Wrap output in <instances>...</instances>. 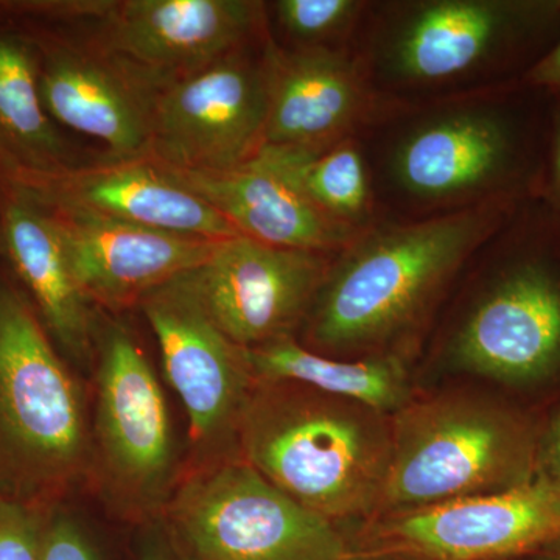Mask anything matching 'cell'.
Masks as SVG:
<instances>
[{"mask_svg": "<svg viewBox=\"0 0 560 560\" xmlns=\"http://www.w3.org/2000/svg\"><path fill=\"white\" fill-rule=\"evenodd\" d=\"M523 205L480 202L415 223L368 228L335 254L305 320L307 348L374 349L411 330Z\"/></svg>", "mask_w": 560, "mask_h": 560, "instance_id": "cell-1", "label": "cell"}, {"mask_svg": "<svg viewBox=\"0 0 560 560\" xmlns=\"http://www.w3.org/2000/svg\"><path fill=\"white\" fill-rule=\"evenodd\" d=\"M238 456L283 493L337 523L381 510L390 416L300 383L257 382Z\"/></svg>", "mask_w": 560, "mask_h": 560, "instance_id": "cell-2", "label": "cell"}, {"mask_svg": "<svg viewBox=\"0 0 560 560\" xmlns=\"http://www.w3.org/2000/svg\"><path fill=\"white\" fill-rule=\"evenodd\" d=\"M90 464L91 396L25 291L0 280V499L60 506Z\"/></svg>", "mask_w": 560, "mask_h": 560, "instance_id": "cell-3", "label": "cell"}, {"mask_svg": "<svg viewBox=\"0 0 560 560\" xmlns=\"http://www.w3.org/2000/svg\"><path fill=\"white\" fill-rule=\"evenodd\" d=\"M493 245L492 275L456 330L452 357L540 412L560 401V215L525 202Z\"/></svg>", "mask_w": 560, "mask_h": 560, "instance_id": "cell-4", "label": "cell"}, {"mask_svg": "<svg viewBox=\"0 0 560 560\" xmlns=\"http://www.w3.org/2000/svg\"><path fill=\"white\" fill-rule=\"evenodd\" d=\"M540 412L510 396L448 393L390 416L382 515L521 488L536 474Z\"/></svg>", "mask_w": 560, "mask_h": 560, "instance_id": "cell-5", "label": "cell"}, {"mask_svg": "<svg viewBox=\"0 0 560 560\" xmlns=\"http://www.w3.org/2000/svg\"><path fill=\"white\" fill-rule=\"evenodd\" d=\"M88 488L114 517L160 522L186 471L164 390L135 334L98 313Z\"/></svg>", "mask_w": 560, "mask_h": 560, "instance_id": "cell-6", "label": "cell"}, {"mask_svg": "<svg viewBox=\"0 0 560 560\" xmlns=\"http://www.w3.org/2000/svg\"><path fill=\"white\" fill-rule=\"evenodd\" d=\"M547 105L548 92L514 84L420 121L394 151V178L425 202L536 200Z\"/></svg>", "mask_w": 560, "mask_h": 560, "instance_id": "cell-7", "label": "cell"}, {"mask_svg": "<svg viewBox=\"0 0 560 560\" xmlns=\"http://www.w3.org/2000/svg\"><path fill=\"white\" fill-rule=\"evenodd\" d=\"M161 522L187 560H349L337 523L302 506L241 456L184 471Z\"/></svg>", "mask_w": 560, "mask_h": 560, "instance_id": "cell-8", "label": "cell"}, {"mask_svg": "<svg viewBox=\"0 0 560 560\" xmlns=\"http://www.w3.org/2000/svg\"><path fill=\"white\" fill-rule=\"evenodd\" d=\"M560 36V0L408 3L382 44L383 70L416 88L471 79L514 86Z\"/></svg>", "mask_w": 560, "mask_h": 560, "instance_id": "cell-9", "label": "cell"}, {"mask_svg": "<svg viewBox=\"0 0 560 560\" xmlns=\"http://www.w3.org/2000/svg\"><path fill=\"white\" fill-rule=\"evenodd\" d=\"M138 307L189 418L186 469L238 456L243 412L257 385L245 348L210 319L186 275L151 291Z\"/></svg>", "mask_w": 560, "mask_h": 560, "instance_id": "cell-10", "label": "cell"}, {"mask_svg": "<svg viewBox=\"0 0 560 560\" xmlns=\"http://www.w3.org/2000/svg\"><path fill=\"white\" fill-rule=\"evenodd\" d=\"M267 116V54L246 46L164 88L149 156L176 171H230L259 153Z\"/></svg>", "mask_w": 560, "mask_h": 560, "instance_id": "cell-11", "label": "cell"}, {"mask_svg": "<svg viewBox=\"0 0 560 560\" xmlns=\"http://www.w3.org/2000/svg\"><path fill=\"white\" fill-rule=\"evenodd\" d=\"M560 539V500L544 482L390 512L352 555L400 560H522Z\"/></svg>", "mask_w": 560, "mask_h": 560, "instance_id": "cell-12", "label": "cell"}, {"mask_svg": "<svg viewBox=\"0 0 560 560\" xmlns=\"http://www.w3.org/2000/svg\"><path fill=\"white\" fill-rule=\"evenodd\" d=\"M335 254L279 248L235 235L186 272L202 308L241 348L293 337L307 320Z\"/></svg>", "mask_w": 560, "mask_h": 560, "instance_id": "cell-13", "label": "cell"}, {"mask_svg": "<svg viewBox=\"0 0 560 560\" xmlns=\"http://www.w3.org/2000/svg\"><path fill=\"white\" fill-rule=\"evenodd\" d=\"M171 77L94 38L40 54L39 92L51 119L103 143L109 160L149 156L158 102Z\"/></svg>", "mask_w": 560, "mask_h": 560, "instance_id": "cell-14", "label": "cell"}, {"mask_svg": "<svg viewBox=\"0 0 560 560\" xmlns=\"http://www.w3.org/2000/svg\"><path fill=\"white\" fill-rule=\"evenodd\" d=\"M264 10L248 0H94L86 21L103 46L178 79L249 46Z\"/></svg>", "mask_w": 560, "mask_h": 560, "instance_id": "cell-15", "label": "cell"}, {"mask_svg": "<svg viewBox=\"0 0 560 560\" xmlns=\"http://www.w3.org/2000/svg\"><path fill=\"white\" fill-rule=\"evenodd\" d=\"M43 206L54 220L81 293L106 313L138 307L151 291L205 264L215 248L217 242L151 230L88 210Z\"/></svg>", "mask_w": 560, "mask_h": 560, "instance_id": "cell-16", "label": "cell"}, {"mask_svg": "<svg viewBox=\"0 0 560 560\" xmlns=\"http://www.w3.org/2000/svg\"><path fill=\"white\" fill-rule=\"evenodd\" d=\"M39 202L88 210L151 230L220 242L238 234L209 202L153 158L84 162L5 184Z\"/></svg>", "mask_w": 560, "mask_h": 560, "instance_id": "cell-17", "label": "cell"}, {"mask_svg": "<svg viewBox=\"0 0 560 560\" xmlns=\"http://www.w3.org/2000/svg\"><path fill=\"white\" fill-rule=\"evenodd\" d=\"M265 54L268 116L264 147L324 149L349 139L374 110V92L363 72L334 47L283 50L268 40Z\"/></svg>", "mask_w": 560, "mask_h": 560, "instance_id": "cell-18", "label": "cell"}, {"mask_svg": "<svg viewBox=\"0 0 560 560\" xmlns=\"http://www.w3.org/2000/svg\"><path fill=\"white\" fill-rule=\"evenodd\" d=\"M167 168L230 221L238 234L267 245L337 254L363 232L316 208L289 172L264 149L230 171Z\"/></svg>", "mask_w": 560, "mask_h": 560, "instance_id": "cell-19", "label": "cell"}, {"mask_svg": "<svg viewBox=\"0 0 560 560\" xmlns=\"http://www.w3.org/2000/svg\"><path fill=\"white\" fill-rule=\"evenodd\" d=\"M3 194V253L62 357L92 368L98 311L73 279L49 210L13 187Z\"/></svg>", "mask_w": 560, "mask_h": 560, "instance_id": "cell-20", "label": "cell"}, {"mask_svg": "<svg viewBox=\"0 0 560 560\" xmlns=\"http://www.w3.org/2000/svg\"><path fill=\"white\" fill-rule=\"evenodd\" d=\"M40 54L13 32H0V183L84 164L51 119L39 92Z\"/></svg>", "mask_w": 560, "mask_h": 560, "instance_id": "cell-21", "label": "cell"}, {"mask_svg": "<svg viewBox=\"0 0 560 560\" xmlns=\"http://www.w3.org/2000/svg\"><path fill=\"white\" fill-rule=\"evenodd\" d=\"M245 352L257 382L300 383L389 416L410 400L407 368L396 355L330 359L294 337L278 338Z\"/></svg>", "mask_w": 560, "mask_h": 560, "instance_id": "cell-22", "label": "cell"}, {"mask_svg": "<svg viewBox=\"0 0 560 560\" xmlns=\"http://www.w3.org/2000/svg\"><path fill=\"white\" fill-rule=\"evenodd\" d=\"M296 180L316 208L357 231L371 228L372 191L366 161L352 139L319 150L264 147Z\"/></svg>", "mask_w": 560, "mask_h": 560, "instance_id": "cell-23", "label": "cell"}, {"mask_svg": "<svg viewBox=\"0 0 560 560\" xmlns=\"http://www.w3.org/2000/svg\"><path fill=\"white\" fill-rule=\"evenodd\" d=\"M363 5L357 0H279L272 10L279 27L298 47H330L355 24Z\"/></svg>", "mask_w": 560, "mask_h": 560, "instance_id": "cell-24", "label": "cell"}, {"mask_svg": "<svg viewBox=\"0 0 560 560\" xmlns=\"http://www.w3.org/2000/svg\"><path fill=\"white\" fill-rule=\"evenodd\" d=\"M49 510L0 499V560H40Z\"/></svg>", "mask_w": 560, "mask_h": 560, "instance_id": "cell-25", "label": "cell"}, {"mask_svg": "<svg viewBox=\"0 0 560 560\" xmlns=\"http://www.w3.org/2000/svg\"><path fill=\"white\" fill-rule=\"evenodd\" d=\"M40 560H102L90 534L72 515L55 506L44 525Z\"/></svg>", "mask_w": 560, "mask_h": 560, "instance_id": "cell-26", "label": "cell"}, {"mask_svg": "<svg viewBox=\"0 0 560 560\" xmlns=\"http://www.w3.org/2000/svg\"><path fill=\"white\" fill-rule=\"evenodd\" d=\"M537 201L560 215V92L548 94Z\"/></svg>", "mask_w": 560, "mask_h": 560, "instance_id": "cell-27", "label": "cell"}, {"mask_svg": "<svg viewBox=\"0 0 560 560\" xmlns=\"http://www.w3.org/2000/svg\"><path fill=\"white\" fill-rule=\"evenodd\" d=\"M534 478L560 500V401L540 412Z\"/></svg>", "mask_w": 560, "mask_h": 560, "instance_id": "cell-28", "label": "cell"}, {"mask_svg": "<svg viewBox=\"0 0 560 560\" xmlns=\"http://www.w3.org/2000/svg\"><path fill=\"white\" fill-rule=\"evenodd\" d=\"M518 84L548 94L560 92V36L551 49L523 75Z\"/></svg>", "mask_w": 560, "mask_h": 560, "instance_id": "cell-29", "label": "cell"}, {"mask_svg": "<svg viewBox=\"0 0 560 560\" xmlns=\"http://www.w3.org/2000/svg\"><path fill=\"white\" fill-rule=\"evenodd\" d=\"M138 560H187L178 550L164 523L156 522L143 528Z\"/></svg>", "mask_w": 560, "mask_h": 560, "instance_id": "cell-30", "label": "cell"}, {"mask_svg": "<svg viewBox=\"0 0 560 560\" xmlns=\"http://www.w3.org/2000/svg\"><path fill=\"white\" fill-rule=\"evenodd\" d=\"M522 560H560V539L545 545L540 550L534 551L533 555L526 556Z\"/></svg>", "mask_w": 560, "mask_h": 560, "instance_id": "cell-31", "label": "cell"}, {"mask_svg": "<svg viewBox=\"0 0 560 560\" xmlns=\"http://www.w3.org/2000/svg\"><path fill=\"white\" fill-rule=\"evenodd\" d=\"M349 560H400L388 558V556H363V555H352V558Z\"/></svg>", "mask_w": 560, "mask_h": 560, "instance_id": "cell-32", "label": "cell"}]
</instances>
